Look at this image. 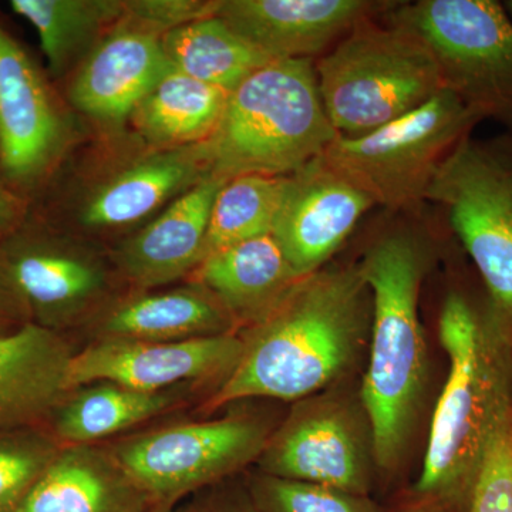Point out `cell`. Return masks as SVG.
I'll return each instance as SVG.
<instances>
[{
    "mask_svg": "<svg viewBox=\"0 0 512 512\" xmlns=\"http://www.w3.org/2000/svg\"><path fill=\"white\" fill-rule=\"evenodd\" d=\"M372 311L356 264L303 276L264 320L239 332L237 365L200 412L211 416L254 399L292 404L345 384L367 357Z\"/></svg>",
    "mask_w": 512,
    "mask_h": 512,
    "instance_id": "1",
    "label": "cell"
},
{
    "mask_svg": "<svg viewBox=\"0 0 512 512\" xmlns=\"http://www.w3.org/2000/svg\"><path fill=\"white\" fill-rule=\"evenodd\" d=\"M448 372L431 420L412 497L464 512L485 448L512 407V343L497 325L483 285L454 286L439 313Z\"/></svg>",
    "mask_w": 512,
    "mask_h": 512,
    "instance_id": "2",
    "label": "cell"
},
{
    "mask_svg": "<svg viewBox=\"0 0 512 512\" xmlns=\"http://www.w3.org/2000/svg\"><path fill=\"white\" fill-rule=\"evenodd\" d=\"M420 218L403 215L373 239L356 264L372 292V328L360 397L372 423L382 474L402 463L429 373L419 302L433 266L434 244Z\"/></svg>",
    "mask_w": 512,
    "mask_h": 512,
    "instance_id": "3",
    "label": "cell"
},
{
    "mask_svg": "<svg viewBox=\"0 0 512 512\" xmlns=\"http://www.w3.org/2000/svg\"><path fill=\"white\" fill-rule=\"evenodd\" d=\"M338 136L320 99L315 60H272L231 90L220 123L201 141L205 175L286 177Z\"/></svg>",
    "mask_w": 512,
    "mask_h": 512,
    "instance_id": "4",
    "label": "cell"
},
{
    "mask_svg": "<svg viewBox=\"0 0 512 512\" xmlns=\"http://www.w3.org/2000/svg\"><path fill=\"white\" fill-rule=\"evenodd\" d=\"M315 70L330 124L343 137L402 119L443 90L426 42L383 16L357 23L316 60Z\"/></svg>",
    "mask_w": 512,
    "mask_h": 512,
    "instance_id": "5",
    "label": "cell"
},
{
    "mask_svg": "<svg viewBox=\"0 0 512 512\" xmlns=\"http://www.w3.org/2000/svg\"><path fill=\"white\" fill-rule=\"evenodd\" d=\"M427 201L444 212L512 343V134L464 138L434 175Z\"/></svg>",
    "mask_w": 512,
    "mask_h": 512,
    "instance_id": "6",
    "label": "cell"
},
{
    "mask_svg": "<svg viewBox=\"0 0 512 512\" xmlns=\"http://www.w3.org/2000/svg\"><path fill=\"white\" fill-rule=\"evenodd\" d=\"M481 121L443 89L372 133L336 137L322 156L367 192L376 207L420 217L440 165Z\"/></svg>",
    "mask_w": 512,
    "mask_h": 512,
    "instance_id": "7",
    "label": "cell"
},
{
    "mask_svg": "<svg viewBox=\"0 0 512 512\" xmlns=\"http://www.w3.org/2000/svg\"><path fill=\"white\" fill-rule=\"evenodd\" d=\"M276 426L265 414L232 410L134 431L106 444L154 505L177 507L255 464Z\"/></svg>",
    "mask_w": 512,
    "mask_h": 512,
    "instance_id": "8",
    "label": "cell"
},
{
    "mask_svg": "<svg viewBox=\"0 0 512 512\" xmlns=\"http://www.w3.org/2000/svg\"><path fill=\"white\" fill-rule=\"evenodd\" d=\"M383 18L429 46L443 83L481 120L512 134V18L497 0L396 2Z\"/></svg>",
    "mask_w": 512,
    "mask_h": 512,
    "instance_id": "9",
    "label": "cell"
},
{
    "mask_svg": "<svg viewBox=\"0 0 512 512\" xmlns=\"http://www.w3.org/2000/svg\"><path fill=\"white\" fill-rule=\"evenodd\" d=\"M254 466L266 476L372 495L379 468L360 387L340 384L292 403Z\"/></svg>",
    "mask_w": 512,
    "mask_h": 512,
    "instance_id": "10",
    "label": "cell"
},
{
    "mask_svg": "<svg viewBox=\"0 0 512 512\" xmlns=\"http://www.w3.org/2000/svg\"><path fill=\"white\" fill-rule=\"evenodd\" d=\"M242 352L239 333L187 342L92 340L77 349L67 373V392L100 380L144 392L220 384Z\"/></svg>",
    "mask_w": 512,
    "mask_h": 512,
    "instance_id": "11",
    "label": "cell"
},
{
    "mask_svg": "<svg viewBox=\"0 0 512 512\" xmlns=\"http://www.w3.org/2000/svg\"><path fill=\"white\" fill-rule=\"evenodd\" d=\"M373 207L367 192L319 156L286 175L272 235L303 278L329 265Z\"/></svg>",
    "mask_w": 512,
    "mask_h": 512,
    "instance_id": "12",
    "label": "cell"
},
{
    "mask_svg": "<svg viewBox=\"0 0 512 512\" xmlns=\"http://www.w3.org/2000/svg\"><path fill=\"white\" fill-rule=\"evenodd\" d=\"M30 319L66 335L106 309L113 279L106 262L83 248L46 239H19L0 249ZM67 336V335H66Z\"/></svg>",
    "mask_w": 512,
    "mask_h": 512,
    "instance_id": "13",
    "label": "cell"
},
{
    "mask_svg": "<svg viewBox=\"0 0 512 512\" xmlns=\"http://www.w3.org/2000/svg\"><path fill=\"white\" fill-rule=\"evenodd\" d=\"M396 2L375 0H217L215 16L272 59L318 60L357 23Z\"/></svg>",
    "mask_w": 512,
    "mask_h": 512,
    "instance_id": "14",
    "label": "cell"
},
{
    "mask_svg": "<svg viewBox=\"0 0 512 512\" xmlns=\"http://www.w3.org/2000/svg\"><path fill=\"white\" fill-rule=\"evenodd\" d=\"M227 181L205 175L114 252V269L137 291L187 278L204 261L212 205Z\"/></svg>",
    "mask_w": 512,
    "mask_h": 512,
    "instance_id": "15",
    "label": "cell"
},
{
    "mask_svg": "<svg viewBox=\"0 0 512 512\" xmlns=\"http://www.w3.org/2000/svg\"><path fill=\"white\" fill-rule=\"evenodd\" d=\"M158 33L121 19L83 64L70 89L74 106L87 116L120 121L133 116L171 69Z\"/></svg>",
    "mask_w": 512,
    "mask_h": 512,
    "instance_id": "16",
    "label": "cell"
},
{
    "mask_svg": "<svg viewBox=\"0 0 512 512\" xmlns=\"http://www.w3.org/2000/svg\"><path fill=\"white\" fill-rule=\"evenodd\" d=\"M62 121L32 60L0 28V164L15 180L42 173L62 141Z\"/></svg>",
    "mask_w": 512,
    "mask_h": 512,
    "instance_id": "17",
    "label": "cell"
},
{
    "mask_svg": "<svg viewBox=\"0 0 512 512\" xmlns=\"http://www.w3.org/2000/svg\"><path fill=\"white\" fill-rule=\"evenodd\" d=\"M86 328L89 342H187L239 333L224 306L195 281L170 289L138 291L111 302Z\"/></svg>",
    "mask_w": 512,
    "mask_h": 512,
    "instance_id": "18",
    "label": "cell"
},
{
    "mask_svg": "<svg viewBox=\"0 0 512 512\" xmlns=\"http://www.w3.org/2000/svg\"><path fill=\"white\" fill-rule=\"evenodd\" d=\"M76 350L66 335L33 322L0 338V429L46 426L67 393Z\"/></svg>",
    "mask_w": 512,
    "mask_h": 512,
    "instance_id": "19",
    "label": "cell"
},
{
    "mask_svg": "<svg viewBox=\"0 0 512 512\" xmlns=\"http://www.w3.org/2000/svg\"><path fill=\"white\" fill-rule=\"evenodd\" d=\"M156 507L107 444L62 446L20 512H150Z\"/></svg>",
    "mask_w": 512,
    "mask_h": 512,
    "instance_id": "20",
    "label": "cell"
},
{
    "mask_svg": "<svg viewBox=\"0 0 512 512\" xmlns=\"http://www.w3.org/2000/svg\"><path fill=\"white\" fill-rule=\"evenodd\" d=\"M191 278L218 299L241 332L274 311L301 276L271 234L215 252Z\"/></svg>",
    "mask_w": 512,
    "mask_h": 512,
    "instance_id": "21",
    "label": "cell"
},
{
    "mask_svg": "<svg viewBox=\"0 0 512 512\" xmlns=\"http://www.w3.org/2000/svg\"><path fill=\"white\" fill-rule=\"evenodd\" d=\"M195 390L187 386L144 392L109 380L83 384L64 394L46 427L62 446L106 444L180 409Z\"/></svg>",
    "mask_w": 512,
    "mask_h": 512,
    "instance_id": "22",
    "label": "cell"
},
{
    "mask_svg": "<svg viewBox=\"0 0 512 512\" xmlns=\"http://www.w3.org/2000/svg\"><path fill=\"white\" fill-rule=\"evenodd\" d=\"M205 177L200 143L143 158L93 192L82 210L89 228H117L141 220Z\"/></svg>",
    "mask_w": 512,
    "mask_h": 512,
    "instance_id": "23",
    "label": "cell"
},
{
    "mask_svg": "<svg viewBox=\"0 0 512 512\" xmlns=\"http://www.w3.org/2000/svg\"><path fill=\"white\" fill-rule=\"evenodd\" d=\"M229 90L198 82L171 67L134 110L138 130L157 143L191 146L220 123Z\"/></svg>",
    "mask_w": 512,
    "mask_h": 512,
    "instance_id": "24",
    "label": "cell"
},
{
    "mask_svg": "<svg viewBox=\"0 0 512 512\" xmlns=\"http://www.w3.org/2000/svg\"><path fill=\"white\" fill-rule=\"evenodd\" d=\"M161 42L175 70L229 92L275 60L215 15L170 30Z\"/></svg>",
    "mask_w": 512,
    "mask_h": 512,
    "instance_id": "25",
    "label": "cell"
},
{
    "mask_svg": "<svg viewBox=\"0 0 512 512\" xmlns=\"http://www.w3.org/2000/svg\"><path fill=\"white\" fill-rule=\"evenodd\" d=\"M10 6L36 29L55 73L66 69L104 26L124 15L123 2L116 0H12Z\"/></svg>",
    "mask_w": 512,
    "mask_h": 512,
    "instance_id": "26",
    "label": "cell"
},
{
    "mask_svg": "<svg viewBox=\"0 0 512 512\" xmlns=\"http://www.w3.org/2000/svg\"><path fill=\"white\" fill-rule=\"evenodd\" d=\"M284 184L285 177L241 175L222 185L212 205L204 259L249 239L271 235Z\"/></svg>",
    "mask_w": 512,
    "mask_h": 512,
    "instance_id": "27",
    "label": "cell"
},
{
    "mask_svg": "<svg viewBox=\"0 0 512 512\" xmlns=\"http://www.w3.org/2000/svg\"><path fill=\"white\" fill-rule=\"evenodd\" d=\"M62 444L46 426L0 429V512H20Z\"/></svg>",
    "mask_w": 512,
    "mask_h": 512,
    "instance_id": "28",
    "label": "cell"
},
{
    "mask_svg": "<svg viewBox=\"0 0 512 512\" xmlns=\"http://www.w3.org/2000/svg\"><path fill=\"white\" fill-rule=\"evenodd\" d=\"M244 477L252 500L262 512H389L372 495L266 476L256 470Z\"/></svg>",
    "mask_w": 512,
    "mask_h": 512,
    "instance_id": "29",
    "label": "cell"
},
{
    "mask_svg": "<svg viewBox=\"0 0 512 512\" xmlns=\"http://www.w3.org/2000/svg\"><path fill=\"white\" fill-rule=\"evenodd\" d=\"M464 512H512V407L485 448Z\"/></svg>",
    "mask_w": 512,
    "mask_h": 512,
    "instance_id": "30",
    "label": "cell"
},
{
    "mask_svg": "<svg viewBox=\"0 0 512 512\" xmlns=\"http://www.w3.org/2000/svg\"><path fill=\"white\" fill-rule=\"evenodd\" d=\"M123 6V19L164 36L170 30L215 15L217 2L133 0V2H123Z\"/></svg>",
    "mask_w": 512,
    "mask_h": 512,
    "instance_id": "31",
    "label": "cell"
},
{
    "mask_svg": "<svg viewBox=\"0 0 512 512\" xmlns=\"http://www.w3.org/2000/svg\"><path fill=\"white\" fill-rule=\"evenodd\" d=\"M175 512H262L249 494L245 477L204 488L175 507Z\"/></svg>",
    "mask_w": 512,
    "mask_h": 512,
    "instance_id": "32",
    "label": "cell"
},
{
    "mask_svg": "<svg viewBox=\"0 0 512 512\" xmlns=\"http://www.w3.org/2000/svg\"><path fill=\"white\" fill-rule=\"evenodd\" d=\"M28 323H32L28 308L0 258V338L16 332Z\"/></svg>",
    "mask_w": 512,
    "mask_h": 512,
    "instance_id": "33",
    "label": "cell"
},
{
    "mask_svg": "<svg viewBox=\"0 0 512 512\" xmlns=\"http://www.w3.org/2000/svg\"><path fill=\"white\" fill-rule=\"evenodd\" d=\"M390 512V511H389ZM394 512H451L446 510V508L441 507V505H437L434 503H430V501L419 500V498H414L412 495H409L406 501L402 505L397 507V510Z\"/></svg>",
    "mask_w": 512,
    "mask_h": 512,
    "instance_id": "34",
    "label": "cell"
},
{
    "mask_svg": "<svg viewBox=\"0 0 512 512\" xmlns=\"http://www.w3.org/2000/svg\"><path fill=\"white\" fill-rule=\"evenodd\" d=\"M150 512H175V507H165V505H156Z\"/></svg>",
    "mask_w": 512,
    "mask_h": 512,
    "instance_id": "35",
    "label": "cell"
},
{
    "mask_svg": "<svg viewBox=\"0 0 512 512\" xmlns=\"http://www.w3.org/2000/svg\"><path fill=\"white\" fill-rule=\"evenodd\" d=\"M505 9H507V12L510 13L512 18V0H507V2H503Z\"/></svg>",
    "mask_w": 512,
    "mask_h": 512,
    "instance_id": "36",
    "label": "cell"
}]
</instances>
